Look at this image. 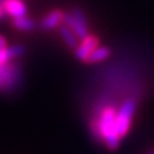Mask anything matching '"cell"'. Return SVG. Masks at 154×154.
<instances>
[{
  "mask_svg": "<svg viewBox=\"0 0 154 154\" xmlns=\"http://www.w3.org/2000/svg\"><path fill=\"white\" fill-rule=\"evenodd\" d=\"M116 110L113 107L105 108L102 114L98 123H94V135L100 140H104L105 146L109 150H116L119 146V140L121 137L116 132L114 127V118H116Z\"/></svg>",
  "mask_w": 154,
  "mask_h": 154,
  "instance_id": "obj_1",
  "label": "cell"
},
{
  "mask_svg": "<svg viewBox=\"0 0 154 154\" xmlns=\"http://www.w3.org/2000/svg\"><path fill=\"white\" fill-rule=\"evenodd\" d=\"M136 107H137L136 100L134 98H127L116 112L114 127H116V132L121 139L126 136L130 127H131V122L134 114L136 112Z\"/></svg>",
  "mask_w": 154,
  "mask_h": 154,
  "instance_id": "obj_2",
  "label": "cell"
},
{
  "mask_svg": "<svg viewBox=\"0 0 154 154\" xmlns=\"http://www.w3.org/2000/svg\"><path fill=\"white\" fill-rule=\"evenodd\" d=\"M63 23L75 31V33L80 40L89 36V23H88V19H86L85 13L82 12V9L73 8L69 13H64Z\"/></svg>",
  "mask_w": 154,
  "mask_h": 154,
  "instance_id": "obj_3",
  "label": "cell"
},
{
  "mask_svg": "<svg viewBox=\"0 0 154 154\" xmlns=\"http://www.w3.org/2000/svg\"><path fill=\"white\" fill-rule=\"evenodd\" d=\"M19 80V67L16 63H7L0 64V90L8 91L14 88V85Z\"/></svg>",
  "mask_w": 154,
  "mask_h": 154,
  "instance_id": "obj_4",
  "label": "cell"
},
{
  "mask_svg": "<svg viewBox=\"0 0 154 154\" xmlns=\"http://www.w3.org/2000/svg\"><path fill=\"white\" fill-rule=\"evenodd\" d=\"M98 45H99L98 37L91 36V35L86 36L85 38H82V40H80L79 45H77V48L75 49V55H76V58H77V59H79L80 62H86L88 57L90 55V53L93 51Z\"/></svg>",
  "mask_w": 154,
  "mask_h": 154,
  "instance_id": "obj_5",
  "label": "cell"
},
{
  "mask_svg": "<svg viewBox=\"0 0 154 154\" xmlns=\"http://www.w3.org/2000/svg\"><path fill=\"white\" fill-rule=\"evenodd\" d=\"M64 21V13L60 9H54L46 14V16L41 19L40 27L44 31H50L53 28L59 27Z\"/></svg>",
  "mask_w": 154,
  "mask_h": 154,
  "instance_id": "obj_6",
  "label": "cell"
},
{
  "mask_svg": "<svg viewBox=\"0 0 154 154\" xmlns=\"http://www.w3.org/2000/svg\"><path fill=\"white\" fill-rule=\"evenodd\" d=\"M3 4L4 12H7L13 18L23 17L27 14V8L22 0H0Z\"/></svg>",
  "mask_w": 154,
  "mask_h": 154,
  "instance_id": "obj_7",
  "label": "cell"
},
{
  "mask_svg": "<svg viewBox=\"0 0 154 154\" xmlns=\"http://www.w3.org/2000/svg\"><path fill=\"white\" fill-rule=\"evenodd\" d=\"M59 33H60L62 38H63L64 44L68 46L71 50H75L77 48V45H79V42H80V38L77 37L75 31L72 30L71 27L64 25V23H62V25L59 26Z\"/></svg>",
  "mask_w": 154,
  "mask_h": 154,
  "instance_id": "obj_8",
  "label": "cell"
},
{
  "mask_svg": "<svg viewBox=\"0 0 154 154\" xmlns=\"http://www.w3.org/2000/svg\"><path fill=\"white\" fill-rule=\"evenodd\" d=\"M25 46L22 45H13V46H7L5 49L0 50V64L7 63V62L14 59L17 57H21L22 54H25Z\"/></svg>",
  "mask_w": 154,
  "mask_h": 154,
  "instance_id": "obj_9",
  "label": "cell"
},
{
  "mask_svg": "<svg viewBox=\"0 0 154 154\" xmlns=\"http://www.w3.org/2000/svg\"><path fill=\"white\" fill-rule=\"evenodd\" d=\"M110 57V49L108 46H96L90 53V55L86 59V63H100V62L107 60Z\"/></svg>",
  "mask_w": 154,
  "mask_h": 154,
  "instance_id": "obj_10",
  "label": "cell"
},
{
  "mask_svg": "<svg viewBox=\"0 0 154 154\" xmlns=\"http://www.w3.org/2000/svg\"><path fill=\"white\" fill-rule=\"evenodd\" d=\"M35 26V22L31 18H27L26 16L13 18V27L19 31H33Z\"/></svg>",
  "mask_w": 154,
  "mask_h": 154,
  "instance_id": "obj_11",
  "label": "cell"
},
{
  "mask_svg": "<svg viewBox=\"0 0 154 154\" xmlns=\"http://www.w3.org/2000/svg\"><path fill=\"white\" fill-rule=\"evenodd\" d=\"M8 45H7V38L4 37L3 35H0V50L2 49H5Z\"/></svg>",
  "mask_w": 154,
  "mask_h": 154,
  "instance_id": "obj_12",
  "label": "cell"
},
{
  "mask_svg": "<svg viewBox=\"0 0 154 154\" xmlns=\"http://www.w3.org/2000/svg\"><path fill=\"white\" fill-rule=\"evenodd\" d=\"M3 14H4V8H3V4H2V2H0V18L3 17Z\"/></svg>",
  "mask_w": 154,
  "mask_h": 154,
  "instance_id": "obj_13",
  "label": "cell"
},
{
  "mask_svg": "<svg viewBox=\"0 0 154 154\" xmlns=\"http://www.w3.org/2000/svg\"><path fill=\"white\" fill-rule=\"evenodd\" d=\"M146 154H154V150H152V152H149V153H146Z\"/></svg>",
  "mask_w": 154,
  "mask_h": 154,
  "instance_id": "obj_14",
  "label": "cell"
}]
</instances>
